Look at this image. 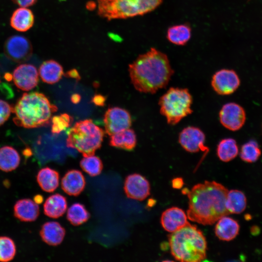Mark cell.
<instances>
[{"label": "cell", "instance_id": "6da1fadb", "mask_svg": "<svg viewBox=\"0 0 262 262\" xmlns=\"http://www.w3.org/2000/svg\"><path fill=\"white\" fill-rule=\"evenodd\" d=\"M131 82L138 91L154 94L169 83L174 73L167 55L151 48L129 66Z\"/></svg>", "mask_w": 262, "mask_h": 262}, {"label": "cell", "instance_id": "7a4b0ae2", "mask_svg": "<svg viewBox=\"0 0 262 262\" xmlns=\"http://www.w3.org/2000/svg\"><path fill=\"white\" fill-rule=\"evenodd\" d=\"M228 190L215 181L205 180L194 185L188 193L187 217L203 225H212L229 212L226 207Z\"/></svg>", "mask_w": 262, "mask_h": 262}, {"label": "cell", "instance_id": "3957f363", "mask_svg": "<svg viewBox=\"0 0 262 262\" xmlns=\"http://www.w3.org/2000/svg\"><path fill=\"white\" fill-rule=\"evenodd\" d=\"M43 93H25L13 107L14 123L26 129L47 126L51 122L52 115L57 110Z\"/></svg>", "mask_w": 262, "mask_h": 262}, {"label": "cell", "instance_id": "277c9868", "mask_svg": "<svg viewBox=\"0 0 262 262\" xmlns=\"http://www.w3.org/2000/svg\"><path fill=\"white\" fill-rule=\"evenodd\" d=\"M172 255L183 262H201L206 257L207 242L202 232L189 223L168 236Z\"/></svg>", "mask_w": 262, "mask_h": 262}, {"label": "cell", "instance_id": "5b68a950", "mask_svg": "<svg viewBox=\"0 0 262 262\" xmlns=\"http://www.w3.org/2000/svg\"><path fill=\"white\" fill-rule=\"evenodd\" d=\"M163 0H97L98 14L111 20L143 16L153 11Z\"/></svg>", "mask_w": 262, "mask_h": 262}, {"label": "cell", "instance_id": "8992f818", "mask_svg": "<svg viewBox=\"0 0 262 262\" xmlns=\"http://www.w3.org/2000/svg\"><path fill=\"white\" fill-rule=\"evenodd\" d=\"M103 130L90 119L77 122L69 131L66 140L68 147L76 149L83 157L94 155L101 146Z\"/></svg>", "mask_w": 262, "mask_h": 262}, {"label": "cell", "instance_id": "52a82bcc", "mask_svg": "<svg viewBox=\"0 0 262 262\" xmlns=\"http://www.w3.org/2000/svg\"><path fill=\"white\" fill-rule=\"evenodd\" d=\"M193 98L187 88L170 87L160 98V112L168 124L175 125L191 115Z\"/></svg>", "mask_w": 262, "mask_h": 262}, {"label": "cell", "instance_id": "ba28073f", "mask_svg": "<svg viewBox=\"0 0 262 262\" xmlns=\"http://www.w3.org/2000/svg\"><path fill=\"white\" fill-rule=\"evenodd\" d=\"M4 51L10 60L16 63L28 60L33 53L30 41L25 36L19 35L9 37L5 42Z\"/></svg>", "mask_w": 262, "mask_h": 262}, {"label": "cell", "instance_id": "9c48e42d", "mask_svg": "<svg viewBox=\"0 0 262 262\" xmlns=\"http://www.w3.org/2000/svg\"><path fill=\"white\" fill-rule=\"evenodd\" d=\"M105 131L110 136L130 128L131 117L126 110L118 107L109 108L105 113Z\"/></svg>", "mask_w": 262, "mask_h": 262}, {"label": "cell", "instance_id": "30bf717a", "mask_svg": "<svg viewBox=\"0 0 262 262\" xmlns=\"http://www.w3.org/2000/svg\"><path fill=\"white\" fill-rule=\"evenodd\" d=\"M240 80L236 72L232 69H222L213 76L211 85L214 91L220 95H229L239 87Z\"/></svg>", "mask_w": 262, "mask_h": 262}, {"label": "cell", "instance_id": "8fae6325", "mask_svg": "<svg viewBox=\"0 0 262 262\" xmlns=\"http://www.w3.org/2000/svg\"><path fill=\"white\" fill-rule=\"evenodd\" d=\"M221 124L226 129L236 131L244 125L246 114L244 108L238 104L229 102L221 108L219 114Z\"/></svg>", "mask_w": 262, "mask_h": 262}, {"label": "cell", "instance_id": "7c38bea8", "mask_svg": "<svg viewBox=\"0 0 262 262\" xmlns=\"http://www.w3.org/2000/svg\"><path fill=\"white\" fill-rule=\"evenodd\" d=\"M204 133L198 128L188 126L184 128L179 135V142L188 152L195 153L202 151L207 153L209 149L205 146Z\"/></svg>", "mask_w": 262, "mask_h": 262}, {"label": "cell", "instance_id": "4fadbf2b", "mask_svg": "<svg viewBox=\"0 0 262 262\" xmlns=\"http://www.w3.org/2000/svg\"><path fill=\"white\" fill-rule=\"evenodd\" d=\"M124 190L128 198L142 201L149 195L150 187L146 178L134 173L126 178Z\"/></svg>", "mask_w": 262, "mask_h": 262}, {"label": "cell", "instance_id": "5bb4252c", "mask_svg": "<svg viewBox=\"0 0 262 262\" xmlns=\"http://www.w3.org/2000/svg\"><path fill=\"white\" fill-rule=\"evenodd\" d=\"M38 73L35 66L31 64H21L14 70L13 79L15 85L23 91H29L38 83Z\"/></svg>", "mask_w": 262, "mask_h": 262}, {"label": "cell", "instance_id": "9a60e30c", "mask_svg": "<svg viewBox=\"0 0 262 262\" xmlns=\"http://www.w3.org/2000/svg\"><path fill=\"white\" fill-rule=\"evenodd\" d=\"M161 223L163 228L173 232L189 223L187 216L181 209L173 207L166 209L162 214Z\"/></svg>", "mask_w": 262, "mask_h": 262}, {"label": "cell", "instance_id": "2e32d148", "mask_svg": "<svg viewBox=\"0 0 262 262\" xmlns=\"http://www.w3.org/2000/svg\"><path fill=\"white\" fill-rule=\"evenodd\" d=\"M85 184L83 175L76 169L67 171L61 180L62 189L71 196H78L84 190Z\"/></svg>", "mask_w": 262, "mask_h": 262}, {"label": "cell", "instance_id": "e0dca14e", "mask_svg": "<svg viewBox=\"0 0 262 262\" xmlns=\"http://www.w3.org/2000/svg\"><path fill=\"white\" fill-rule=\"evenodd\" d=\"M13 211L15 217L23 222L34 221L40 213L38 204L29 198L17 201L14 206Z\"/></svg>", "mask_w": 262, "mask_h": 262}, {"label": "cell", "instance_id": "ac0fdd59", "mask_svg": "<svg viewBox=\"0 0 262 262\" xmlns=\"http://www.w3.org/2000/svg\"><path fill=\"white\" fill-rule=\"evenodd\" d=\"M39 234L44 242L49 246H56L63 242L66 230L58 222L50 221L42 225Z\"/></svg>", "mask_w": 262, "mask_h": 262}, {"label": "cell", "instance_id": "d6986e66", "mask_svg": "<svg viewBox=\"0 0 262 262\" xmlns=\"http://www.w3.org/2000/svg\"><path fill=\"white\" fill-rule=\"evenodd\" d=\"M239 230L238 222L226 215L217 220L215 227V234L220 240L229 241L237 236Z\"/></svg>", "mask_w": 262, "mask_h": 262}, {"label": "cell", "instance_id": "ffe728a7", "mask_svg": "<svg viewBox=\"0 0 262 262\" xmlns=\"http://www.w3.org/2000/svg\"><path fill=\"white\" fill-rule=\"evenodd\" d=\"M39 74L43 82L52 84L60 80L64 74V70L62 66L57 61L49 60L41 65Z\"/></svg>", "mask_w": 262, "mask_h": 262}, {"label": "cell", "instance_id": "44dd1931", "mask_svg": "<svg viewBox=\"0 0 262 262\" xmlns=\"http://www.w3.org/2000/svg\"><path fill=\"white\" fill-rule=\"evenodd\" d=\"M67 207L66 197L55 194L49 196L44 204V213L50 218H58L64 215Z\"/></svg>", "mask_w": 262, "mask_h": 262}, {"label": "cell", "instance_id": "7402d4cb", "mask_svg": "<svg viewBox=\"0 0 262 262\" xmlns=\"http://www.w3.org/2000/svg\"><path fill=\"white\" fill-rule=\"evenodd\" d=\"M60 175L58 171L49 167L41 169L36 176L37 182L42 190L53 192L59 184Z\"/></svg>", "mask_w": 262, "mask_h": 262}, {"label": "cell", "instance_id": "603a6c76", "mask_svg": "<svg viewBox=\"0 0 262 262\" xmlns=\"http://www.w3.org/2000/svg\"><path fill=\"white\" fill-rule=\"evenodd\" d=\"M33 14L27 7H21L16 10L10 19L11 27L19 32L28 31L33 26Z\"/></svg>", "mask_w": 262, "mask_h": 262}, {"label": "cell", "instance_id": "cb8c5ba5", "mask_svg": "<svg viewBox=\"0 0 262 262\" xmlns=\"http://www.w3.org/2000/svg\"><path fill=\"white\" fill-rule=\"evenodd\" d=\"M192 30L187 23L175 25L169 27L166 37L171 43L178 45H186L191 38Z\"/></svg>", "mask_w": 262, "mask_h": 262}, {"label": "cell", "instance_id": "d4e9b609", "mask_svg": "<svg viewBox=\"0 0 262 262\" xmlns=\"http://www.w3.org/2000/svg\"><path fill=\"white\" fill-rule=\"evenodd\" d=\"M136 143L134 131L129 128L111 135L109 144L114 147L131 150L135 147Z\"/></svg>", "mask_w": 262, "mask_h": 262}, {"label": "cell", "instance_id": "484cf974", "mask_svg": "<svg viewBox=\"0 0 262 262\" xmlns=\"http://www.w3.org/2000/svg\"><path fill=\"white\" fill-rule=\"evenodd\" d=\"M20 157L16 149L5 146L0 148V170L8 172L15 170L19 165Z\"/></svg>", "mask_w": 262, "mask_h": 262}, {"label": "cell", "instance_id": "4316f807", "mask_svg": "<svg viewBox=\"0 0 262 262\" xmlns=\"http://www.w3.org/2000/svg\"><path fill=\"white\" fill-rule=\"evenodd\" d=\"M246 198L242 191L238 190H231L228 191L226 207L229 213L239 214L246 209Z\"/></svg>", "mask_w": 262, "mask_h": 262}, {"label": "cell", "instance_id": "83f0119b", "mask_svg": "<svg viewBox=\"0 0 262 262\" xmlns=\"http://www.w3.org/2000/svg\"><path fill=\"white\" fill-rule=\"evenodd\" d=\"M217 155L219 159L228 162L234 159L238 154L239 149L236 141L233 138L222 139L217 147Z\"/></svg>", "mask_w": 262, "mask_h": 262}, {"label": "cell", "instance_id": "f1b7e54d", "mask_svg": "<svg viewBox=\"0 0 262 262\" xmlns=\"http://www.w3.org/2000/svg\"><path fill=\"white\" fill-rule=\"evenodd\" d=\"M90 217V213L84 206L79 203L72 205L67 211V219L71 224L75 226L85 223Z\"/></svg>", "mask_w": 262, "mask_h": 262}, {"label": "cell", "instance_id": "f546056e", "mask_svg": "<svg viewBox=\"0 0 262 262\" xmlns=\"http://www.w3.org/2000/svg\"><path fill=\"white\" fill-rule=\"evenodd\" d=\"M80 164L82 169L91 177L99 175L103 167L101 159L94 155L84 157L80 161Z\"/></svg>", "mask_w": 262, "mask_h": 262}, {"label": "cell", "instance_id": "4dcf8cb0", "mask_svg": "<svg viewBox=\"0 0 262 262\" xmlns=\"http://www.w3.org/2000/svg\"><path fill=\"white\" fill-rule=\"evenodd\" d=\"M261 155V150L258 143L250 140L244 144L241 149L240 156L244 162L252 163L257 161Z\"/></svg>", "mask_w": 262, "mask_h": 262}, {"label": "cell", "instance_id": "1f68e13d", "mask_svg": "<svg viewBox=\"0 0 262 262\" xmlns=\"http://www.w3.org/2000/svg\"><path fill=\"white\" fill-rule=\"evenodd\" d=\"M16 254V246L14 241L7 236L0 237V262L12 261Z\"/></svg>", "mask_w": 262, "mask_h": 262}, {"label": "cell", "instance_id": "d6a6232c", "mask_svg": "<svg viewBox=\"0 0 262 262\" xmlns=\"http://www.w3.org/2000/svg\"><path fill=\"white\" fill-rule=\"evenodd\" d=\"M51 132L59 134L69 127L73 122V118L67 114L55 115L51 118Z\"/></svg>", "mask_w": 262, "mask_h": 262}, {"label": "cell", "instance_id": "836d02e7", "mask_svg": "<svg viewBox=\"0 0 262 262\" xmlns=\"http://www.w3.org/2000/svg\"><path fill=\"white\" fill-rule=\"evenodd\" d=\"M13 112V106L7 102L0 99V126L9 118Z\"/></svg>", "mask_w": 262, "mask_h": 262}, {"label": "cell", "instance_id": "e575fe53", "mask_svg": "<svg viewBox=\"0 0 262 262\" xmlns=\"http://www.w3.org/2000/svg\"><path fill=\"white\" fill-rule=\"evenodd\" d=\"M12 1L20 7H28L35 4L37 0H12Z\"/></svg>", "mask_w": 262, "mask_h": 262}, {"label": "cell", "instance_id": "d590c367", "mask_svg": "<svg viewBox=\"0 0 262 262\" xmlns=\"http://www.w3.org/2000/svg\"><path fill=\"white\" fill-rule=\"evenodd\" d=\"M183 180L181 178H176L172 180V185L175 189H180L183 185Z\"/></svg>", "mask_w": 262, "mask_h": 262}, {"label": "cell", "instance_id": "8d00e7d4", "mask_svg": "<svg viewBox=\"0 0 262 262\" xmlns=\"http://www.w3.org/2000/svg\"><path fill=\"white\" fill-rule=\"evenodd\" d=\"M93 101L97 105L102 106L105 102V98L100 95H96L93 98Z\"/></svg>", "mask_w": 262, "mask_h": 262}, {"label": "cell", "instance_id": "74e56055", "mask_svg": "<svg viewBox=\"0 0 262 262\" xmlns=\"http://www.w3.org/2000/svg\"><path fill=\"white\" fill-rule=\"evenodd\" d=\"M66 76H69V77L74 79H79L80 77V75L78 71L75 69H71L67 72L66 74Z\"/></svg>", "mask_w": 262, "mask_h": 262}, {"label": "cell", "instance_id": "f35d334b", "mask_svg": "<svg viewBox=\"0 0 262 262\" xmlns=\"http://www.w3.org/2000/svg\"><path fill=\"white\" fill-rule=\"evenodd\" d=\"M44 198L41 195L38 194L33 197V201L37 204H42L43 202Z\"/></svg>", "mask_w": 262, "mask_h": 262}, {"label": "cell", "instance_id": "ab89813d", "mask_svg": "<svg viewBox=\"0 0 262 262\" xmlns=\"http://www.w3.org/2000/svg\"><path fill=\"white\" fill-rule=\"evenodd\" d=\"M97 6V3L93 1H90L86 4V7L89 10H94Z\"/></svg>", "mask_w": 262, "mask_h": 262}, {"label": "cell", "instance_id": "60d3db41", "mask_svg": "<svg viewBox=\"0 0 262 262\" xmlns=\"http://www.w3.org/2000/svg\"><path fill=\"white\" fill-rule=\"evenodd\" d=\"M81 97L77 94L73 95L71 97V101L73 103H77L80 100Z\"/></svg>", "mask_w": 262, "mask_h": 262}, {"label": "cell", "instance_id": "b9f144b4", "mask_svg": "<svg viewBox=\"0 0 262 262\" xmlns=\"http://www.w3.org/2000/svg\"></svg>", "mask_w": 262, "mask_h": 262}]
</instances>
